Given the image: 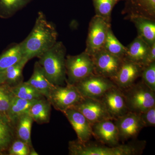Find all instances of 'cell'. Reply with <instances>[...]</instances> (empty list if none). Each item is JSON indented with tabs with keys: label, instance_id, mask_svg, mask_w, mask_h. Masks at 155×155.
Listing matches in <instances>:
<instances>
[{
	"label": "cell",
	"instance_id": "20",
	"mask_svg": "<svg viewBox=\"0 0 155 155\" xmlns=\"http://www.w3.org/2000/svg\"><path fill=\"white\" fill-rule=\"evenodd\" d=\"M51 104L46 98L37 100L30 107L28 114L38 124L49 123L51 116Z\"/></svg>",
	"mask_w": 155,
	"mask_h": 155
},
{
	"label": "cell",
	"instance_id": "3",
	"mask_svg": "<svg viewBox=\"0 0 155 155\" xmlns=\"http://www.w3.org/2000/svg\"><path fill=\"white\" fill-rule=\"evenodd\" d=\"M142 142L132 143L107 147L94 144H88L78 140L69 141V154L70 155H133L139 154L144 147Z\"/></svg>",
	"mask_w": 155,
	"mask_h": 155
},
{
	"label": "cell",
	"instance_id": "15",
	"mask_svg": "<svg viewBox=\"0 0 155 155\" xmlns=\"http://www.w3.org/2000/svg\"><path fill=\"white\" fill-rule=\"evenodd\" d=\"M112 119H107L91 125L93 135L103 143L110 146L119 145L120 137L118 129Z\"/></svg>",
	"mask_w": 155,
	"mask_h": 155
},
{
	"label": "cell",
	"instance_id": "31",
	"mask_svg": "<svg viewBox=\"0 0 155 155\" xmlns=\"http://www.w3.org/2000/svg\"><path fill=\"white\" fill-rule=\"evenodd\" d=\"M27 143L19 139L15 138L8 150L9 155H29L31 148Z\"/></svg>",
	"mask_w": 155,
	"mask_h": 155
},
{
	"label": "cell",
	"instance_id": "33",
	"mask_svg": "<svg viewBox=\"0 0 155 155\" xmlns=\"http://www.w3.org/2000/svg\"><path fill=\"white\" fill-rule=\"evenodd\" d=\"M144 127H154L155 125V106L139 114Z\"/></svg>",
	"mask_w": 155,
	"mask_h": 155
},
{
	"label": "cell",
	"instance_id": "2",
	"mask_svg": "<svg viewBox=\"0 0 155 155\" xmlns=\"http://www.w3.org/2000/svg\"><path fill=\"white\" fill-rule=\"evenodd\" d=\"M66 48L61 41H57L49 49L38 58L46 77L54 85L63 86L66 83Z\"/></svg>",
	"mask_w": 155,
	"mask_h": 155
},
{
	"label": "cell",
	"instance_id": "14",
	"mask_svg": "<svg viewBox=\"0 0 155 155\" xmlns=\"http://www.w3.org/2000/svg\"><path fill=\"white\" fill-rule=\"evenodd\" d=\"M63 113L76 132L78 140L83 143L88 142L93 135L91 125L85 116L73 107Z\"/></svg>",
	"mask_w": 155,
	"mask_h": 155
},
{
	"label": "cell",
	"instance_id": "4",
	"mask_svg": "<svg viewBox=\"0 0 155 155\" xmlns=\"http://www.w3.org/2000/svg\"><path fill=\"white\" fill-rule=\"evenodd\" d=\"M122 91L130 112L139 114L155 106V91L142 81Z\"/></svg>",
	"mask_w": 155,
	"mask_h": 155
},
{
	"label": "cell",
	"instance_id": "21",
	"mask_svg": "<svg viewBox=\"0 0 155 155\" xmlns=\"http://www.w3.org/2000/svg\"><path fill=\"white\" fill-rule=\"evenodd\" d=\"M15 138V125L7 115L0 114V152L8 151Z\"/></svg>",
	"mask_w": 155,
	"mask_h": 155
},
{
	"label": "cell",
	"instance_id": "11",
	"mask_svg": "<svg viewBox=\"0 0 155 155\" xmlns=\"http://www.w3.org/2000/svg\"><path fill=\"white\" fill-rule=\"evenodd\" d=\"M100 100L113 119H117L129 112L123 91L116 86L107 91Z\"/></svg>",
	"mask_w": 155,
	"mask_h": 155
},
{
	"label": "cell",
	"instance_id": "34",
	"mask_svg": "<svg viewBox=\"0 0 155 155\" xmlns=\"http://www.w3.org/2000/svg\"><path fill=\"white\" fill-rule=\"evenodd\" d=\"M154 62H155V43L150 47V49L143 63L142 66L146 67Z\"/></svg>",
	"mask_w": 155,
	"mask_h": 155
},
{
	"label": "cell",
	"instance_id": "30",
	"mask_svg": "<svg viewBox=\"0 0 155 155\" xmlns=\"http://www.w3.org/2000/svg\"><path fill=\"white\" fill-rule=\"evenodd\" d=\"M14 96L10 86L5 83L0 84V114L7 115Z\"/></svg>",
	"mask_w": 155,
	"mask_h": 155
},
{
	"label": "cell",
	"instance_id": "12",
	"mask_svg": "<svg viewBox=\"0 0 155 155\" xmlns=\"http://www.w3.org/2000/svg\"><path fill=\"white\" fill-rule=\"evenodd\" d=\"M143 68L140 64L123 58L120 69L111 80L117 87L122 91L125 90L134 84L135 81L141 76Z\"/></svg>",
	"mask_w": 155,
	"mask_h": 155
},
{
	"label": "cell",
	"instance_id": "19",
	"mask_svg": "<svg viewBox=\"0 0 155 155\" xmlns=\"http://www.w3.org/2000/svg\"><path fill=\"white\" fill-rule=\"evenodd\" d=\"M26 82L36 89L47 99L48 98L51 90L54 86L46 77L42 68L38 61L35 64L31 77Z\"/></svg>",
	"mask_w": 155,
	"mask_h": 155
},
{
	"label": "cell",
	"instance_id": "29",
	"mask_svg": "<svg viewBox=\"0 0 155 155\" xmlns=\"http://www.w3.org/2000/svg\"><path fill=\"white\" fill-rule=\"evenodd\" d=\"M96 15L110 22L111 14L114 6L119 0H92Z\"/></svg>",
	"mask_w": 155,
	"mask_h": 155
},
{
	"label": "cell",
	"instance_id": "18",
	"mask_svg": "<svg viewBox=\"0 0 155 155\" xmlns=\"http://www.w3.org/2000/svg\"><path fill=\"white\" fill-rule=\"evenodd\" d=\"M150 48V46L137 36L126 47V52L124 58L142 66Z\"/></svg>",
	"mask_w": 155,
	"mask_h": 155
},
{
	"label": "cell",
	"instance_id": "6",
	"mask_svg": "<svg viewBox=\"0 0 155 155\" xmlns=\"http://www.w3.org/2000/svg\"><path fill=\"white\" fill-rule=\"evenodd\" d=\"M82 98L75 85L67 83L66 86L54 85L48 100L55 110L63 113L75 106Z\"/></svg>",
	"mask_w": 155,
	"mask_h": 155
},
{
	"label": "cell",
	"instance_id": "22",
	"mask_svg": "<svg viewBox=\"0 0 155 155\" xmlns=\"http://www.w3.org/2000/svg\"><path fill=\"white\" fill-rule=\"evenodd\" d=\"M37 100H26L13 97L7 115L15 125L17 119L24 114H28L29 109L34 103Z\"/></svg>",
	"mask_w": 155,
	"mask_h": 155
},
{
	"label": "cell",
	"instance_id": "25",
	"mask_svg": "<svg viewBox=\"0 0 155 155\" xmlns=\"http://www.w3.org/2000/svg\"><path fill=\"white\" fill-rule=\"evenodd\" d=\"M28 61L26 58H23L16 64L7 68L4 72L5 78V83L10 87H12L22 82L23 80L22 71Z\"/></svg>",
	"mask_w": 155,
	"mask_h": 155
},
{
	"label": "cell",
	"instance_id": "32",
	"mask_svg": "<svg viewBox=\"0 0 155 155\" xmlns=\"http://www.w3.org/2000/svg\"><path fill=\"white\" fill-rule=\"evenodd\" d=\"M140 77L142 78L143 82L155 92V62L143 67Z\"/></svg>",
	"mask_w": 155,
	"mask_h": 155
},
{
	"label": "cell",
	"instance_id": "17",
	"mask_svg": "<svg viewBox=\"0 0 155 155\" xmlns=\"http://www.w3.org/2000/svg\"><path fill=\"white\" fill-rule=\"evenodd\" d=\"M128 20L133 22L138 35L150 47L155 43V20L145 17H132Z\"/></svg>",
	"mask_w": 155,
	"mask_h": 155
},
{
	"label": "cell",
	"instance_id": "7",
	"mask_svg": "<svg viewBox=\"0 0 155 155\" xmlns=\"http://www.w3.org/2000/svg\"><path fill=\"white\" fill-rule=\"evenodd\" d=\"M110 22L95 15L89 24L86 46L84 51L91 56L104 48Z\"/></svg>",
	"mask_w": 155,
	"mask_h": 155
},
{
	"label": "cell",
	"instance_id": "24",
	"mask_svg": "<svg viewBox=\"0 0 155 155\" xmlns=\"http://www.w3.org/2000/svg\"><path fill=\"white\" fill-rule=\"evenodd\" d=\"M23 58L20 44H14L0 55V72H4Z\"/></svg>",
	"mask_w": 155,
	"mask_h": 155
},
{
	"label": "cell",
	"instance_id": "27",
	"mask_svg": "<svg viewBox=\"0 0 155 155\" xmlns=\"http://www.w3.org/2000/svg\"><path fill=\"white\" fill-rule=\"evenodd\" d=\"M33 0H0V17L8 18L12 17Z\"/></svg>",
	"mask_w": 155,
	"mask_h": 155
},
{
	"label": "cell",
	"instance_id": "1",
	"mask_svg": "<svg viewBox=\"0 0 155 155\" xmlns=\"http://www.w3.org/2000/svg\"><path fill=\"white\" fill-rule=\"evenodd\" d=\"M58 37L54 23L48 20L43 12L40 11L32 30L19 43L23 58L28 61L38 58L55 44Z\"/></svg>",
	"mask_w": 155,
	"mask_h": 155
},
{
	"label": "cell",
	"instance_id": "5",
	"mask_svg": "<svg viewBox=\"0 0 155 155\" xmlns=\"http://www.w3.org/2000/svg\"><path fill=\"white\" fill-rule=\"evenodd\" d=\"M66 83L74 85L94 73V67L91 56L85 51L76 55L66 57Z\"/></svg>",
	"mask_w": 155,
	"mask_h": 155
},
{
	"label": "cell",
	"instance_id": "26",
	"mask_svg": "<svg viewBox=\"0 0 155 155\" xmlns=\"http://www.w3.org/2000/svg\"><path fill=\"white\" fill-rule=\"evenodd\" d=\"M14 96L26 100H39L45 97L33 86L27 82H22L11 87Z\"/></svg>",
	"mask_w": 155,
	"mask_h": 155
},
{
	"label": "cell",
	"instance_id": "35",
	"mask_svg": "<svg viewBox=\"0 0 155 155\" xmlns=\"http://www.w3.org/2000/svg\"><path fill=\"white\" fill-rule=\"evenodd\" d=\"M5 72H0V84L5 83Z\"/></svg>",
	"mask_w": 155,
	"mask_h": 155
},
{
	"label": "cell",
	"instance_id": "23",
	"mask_svg": "<svg viewBox=\"0 0 155 155\" xmlns=\"http://www.w3.org/2000/svg\"><path fill=\"white\" fill-rule=\"evenodd\" d=\"M33 121L30 115L27 114L20 116L15 124L16 138L25 142L30 147H33L31 133Z\"/></svg>",
	"mask_w": 155,
	"mask_h": 155
},
{
	"label": "cell",
	"instance_id": "28",
	"mask_svg": "<svg viewBox=\"0 0 155 155\" xmlns=\"http://www.w3.org/2000/svg\"><path fill=\"white\" fill-rule=\"evenodd\" d=\"M103 48L119 58L123 59L125 57L126 47L122 45L115 36L111 27L108 30Z\"/></svg>",
	"mask_w": 155,
	"mask_h": 155
},
{
	"label": "cell",
	"instance_id": "9",
	"mask_svg": "<svg viewBox=\"0 0 155 155\" xmlns=\"http://www.w3.org/2000/svg\"><path fill=\"white\" fill-rule=\"evenodd\" d=\"M91 57L94 67V73L111 80L116 76L123 59L112 54L104 48L98 51Z\"/></svg>",
	"mask_w": 155,
	"mask_h": 155
},
{
	"label": "cell",
	"instance_id": "36",
	"mask_svg": "<svg viewBox=\"0 0 155 155\" xmlns=\"http://www.w3.org/2000/svg\"><path fill=\"white\" fill-rule=\"evenodd\" d=\"M38 154L37 153L36 151L35 150L33 147L31 148L30 153L29 155H38Z\"/></svg>",
	"mask_w": 155,
	"mask_h": 155
},
{
	"label": "cell",
	"instance_id": "8",
	"mask_svg": "<svg viewBox=\"0 0 155 155\" xmlns=\"http://www.w3.org/2000/svg\"><path fill=\"white\" fill-rule=\"evenodd\" d=\"M74 85L84 97L100 100L111 87L116 86L111 79L92 73Z\"/></svg>",
	"mask_w": 155,
	"mask_h": 155
},
{
	"label": "cell",
	"instance_id": "10",
	"mask_svg": "<svg viewBox=\"0 0 155 155\" xmlns=\"http://www.w3.org/2000/svg\"><path fill=\"white\" fill-rule=\"evenodd\" d=\"M72 107L85 116L91 125L107 119H113L100 100L84 97Z\"/></svg>",
	"mask_w": 155,
	"mask_h": 155
},
{
	"label": "cell",
	"instance_id": "13",
	"mask_svg": "<svg viewBox=\"0 0 155 155\" xmlns=\"http://www.w3.org/2000/svg\"><path fill=\"white\" fill-rule=\"evenodd\" d=\"M120 139L127 140L135 137L144 127L139 114L127 112L115 119Z\"/></svg>",
	"mask_w": 155,
	"mask_h": 155
},
{
	"label": "cell",
	"instance_id": "16",
	"mask_svg": "<svg viewBox=\"0 0 155 155\" xmlns=\"http://www.w3.org/2000/svg\"><path fill=\"white\" fill-rule=\"evenodd\" d=\"M122 14L125 19L132 17H145L155 20V0H125Z\"/></svg>",
	"mask_w": 155,
	"mask_h": 155
}]
</instances>
